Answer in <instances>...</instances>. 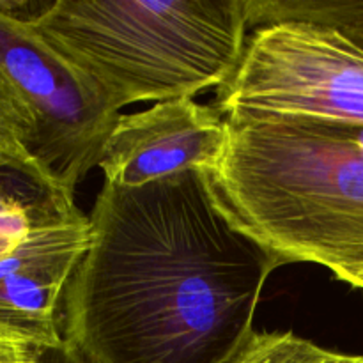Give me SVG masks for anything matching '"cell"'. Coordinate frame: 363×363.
<instances>
[{
	"label": "cell",
	"instance_id": "obj_1",
	"mask_svg": "<svg viewBox=\"0 0 363 363\" xmlns=\"http://www.w3.org/2000/svg\"><path fill=\"white\" fill-rule=\"evenodd\" d=\"M60 311L87 363H229L279 261L230 220L191 169L142 186L105 183Z\"/></svg>",
	"mask_w": 363,
	"mask_h": 363
},
{
	"label": "cell",
	"instance_id": "obj_2",
	"mask_svg": "<svg viewBox=\"0 0 363 363\" xmlns=\"http://www.w3.org/2000/svg\"><path fill=\"white\" fill-rule=\"evenodd\" d=\"M209 176L220 206L280 266L312 262L363 289V145L335 121L227 113Z\"/></svg>",
	"mask_w": 363,
	"mask_h": 363
},
{
	"label": "cell",
	"instance_id": "obj_3",
	"mask_svg": "<svg viewBox=\"0 0 363 363\" xmlns=\"http://www.w3.org/2000/svg\"><path fill=\"white\" fill-rule=\"evenodd\" d=\"M34 30L117 112L195 98L233 78L247 45V0H57L25 11Z\"/></svg>",
	"mask_w": 363,
	"mask_h": 363
},
{
	"label": "cell",
	"instance_id": "obj_4",
	"mask_svg": "<svg viewBox=\"0 0 363 363\" xmlns=\"http://www.w3.org/2000/svg\"><path fill=\"white\" fill-rule=\"evenodd\" d=\"M222 116H303L363 124V50L337 30L286 20L255 28L225 85Z\"/></svg>",
	"mask_w": 363,
	"mask_h": 363
},
{
	"label": "cell",
	"instance_id": "obj_5",
	"mask_svg": "<svg viewBox=\"0 0 363 363\" xmlns=\"http://www.w3.org/2000/svg\"><path fill=\"white\" fill-rule=\"evenodd\" d=\"M0 66L34 123L30 155L74 194L98 167L121 112L34 30L16 2H0Z\"/></svg>",
	"mask_w": 363,
	"mask_h": 363
},
{
	"label": "cell",
	"instance_id": "obj_6",
	"mask_svg": "<svg viewBox=\"0 0 363 363\" xmlns=\"http://www.w3.org/2000/svg\"><path fill=\"white\" fill-rule=\"evenodd\" d=\"M227 144V121L216 106L194 98L155 103L121 113L105 142L98 167L105 183L142 186L191 169L211 170Z\"/></svg>",
	"mask_w": 363,
	"mask_h": 363
},
{
	"label": "cell",
	"instance_id": "obj_7",
	"mask_svg": "<svg viewBox=\"0 0 363 363\" xmlns=\"http://www.w3.org/2000/svg\"><path fill=\"white\" fill-rule=\"evenodd\" d=\"M91 238L89 216L32 230L0 257V323L48 347L62 342L60 311L67 284Z\"/></svg>",
	"mask_w": 363,
	"mask_h": 363
},
{
	"label": "cell",
	"instance_id": "obj_8",
	"mask_svg": "<svg viewBox=\"0 0 363 363\" xmlns=\"http://www.w3.org/2000/svg\"><path fill=\"white\" fill-rule=\"evenodd\" d=\"M74 194L59 183L25 145H0V209L78 211Z\"/></svg>",
	"mask_w": 363,
	"mask_h": 363
},
{
	"label": "cell",
	"instance_id": "obj_9",
	"mask_svg": "<svg viewBox=\"0 0 363 363\" xmlns=\"http://www.w3.org/2000/svg\"><path fill=\"white\" fill-rule=\"evenodd\" d=\"M250 28L298 20L330 27L363 50V0H247Z\"/></svg>",
	"mask_w": 363,
	"mask_h": 363
},
{
	"label": "cell",
	"instance_id": "obj_10",
	"mask_svg": "<svg viewBox=\"0 0 363 363\" xmlns=\"http://www.w3.org/2000/svg\"><path fill=\"white\" fill-rule=\"evenodd\" d=\"M229 363H363V357L326 350L293 332H254Z\"/></svg>",
	"mask_w": 363,
	"mask_h": 363
},
{
	"label": "cell",
	"instance_id": "obj_11",
	"mask_svg": "<svg viewBox=\"0 0 363 363\" xmlns=\"http://www.w3.org/2000/svg\"><path fill=\"white\" fill-rule=\"evenodd\" d=\"M34 123L13 82L0 66V145H25L30 152Z\"/></svg>",
	"mask_w": 363,
	"mask_h": 363
},
{
	"label": "cell",
	"instance_id": "obj_12",
	"mask_svg": "<svg viewBox=\"0 0 363 363\" xmlns=\"http://www.w3.org/2000/svg\"><path fill=\"white\" fill-rule=\"evenodd\" d=\"M41 346L0 323V363H35Z\"/></svg>",
	"mask_w": 363,
	"mask_h": 363
},
{
	"label": "cell",
	"instance_id": "obj_13",
	"mask_svg": "<svg viewBox=\"0 0 363 363\" xmlns=\"http://www.w3.org/2000/svg\"><path fill=\"white\" fill-rule=\"evenodd\" d=\"M35 363H87L74 350H71L66 342H60L57 346L41 347L38 362Z\"/></svg>",
	"mask_w": 363,
	"mask_h": 363
}]
</instances>
